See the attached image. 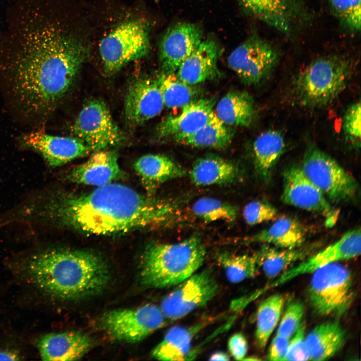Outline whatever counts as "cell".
<instances>
[{"label":"cell","instance_id":"1","mask_svg":"<svg viewBox=\"0 0 361 361\" xmlns=\"http://www.w3.org/2000/svg\"><path fill=\"white\" fill-rule=\"evenodd\" d=\"M0 32V76L25 118L43 122L68 92L91 41L55 0H16Z\"/></svg>","mask_w":361,"mask_h":361},{"label":"cell","instance_id":"2","mask_svg":"<svg viewBox=\"0 0 361 361\" xmlns=\"http://www.w3.org/2000/svg\"><path fill=\"white\" fill-rule=\"evenodd\" d=\"M174 212L168 202L113 183L80 194L44 191L25 201L20 209L25 223L59 225L97 236L157 227Z\"/></svg>","mask_w":361,"mask_h":361},{"label":"cell","instance_id":"3","mask_svg":"<svg viewBox=\"0 0 361 361\" xmlns=\"http://www.w3.org/2000/svg\"><path fill=\"white\" fill-rule=\"evenodd\" d=\"M18 269L33 286L64 300L96 295L110 278L108 265L101 257L79 250H39L20 261Z\"/></svg>","mask_w":361,"mask_h":361},{"label":"cell","instance_id":"4","mask_svg":"<svg viewBox=\"0 0 361 361\" xmlns=\"http://www.w3.org/2000/svg\"><path fill=\"white\" fill-rule=\"evenodd\" d=\"M206 249L199 236L174 243H152L142 259V284L152 288L175 286L197 271L204 263Z\"/></svg>","mask_w":361,"mask_h":361},{"label":"cell","instance_id":"5","mask_svg":"<svg viewBox=\"0 0 361 361\" xmlns=\"http://www.w3.org/2000/svg\"><path fill=\"white\" fill-rule=\"evenodd\" d=\"M353 72L348 60L338 56L318 58L295 77L293 91L304 106L320 107L333 101L345 89Z\"/></svg>","mask_w":361,"mask_h":361},{"label":"cell","instance_id":"6","mask_svg":"<svg viewBox=\"0 0 361 361\" xmlns=\"http://www.w3.org/2000/svg\"><path fill=\"white\" fill-rule=\"evenodd\" d=\"M149 32L148 23L140 17L117 24L99 46L105 72L114 74L128 63L145 56L150 49Z\"/></svg>","mask_w":361,"mask_h":361},{"label":"cell","instance_id":"7","mask_svg":"<svg viewBox=\"0 0 361 361\" xmlns=\"http://www.w3.org/2000/svg\"><path fill=\"white\" fill-rule=\"evenodd\" d=\"M312 274L307 294L314 312L322 316L344 314L354 297L350 271L344 266L334 263Z\"/></svg>","mask_w":361,"mask_h":361},{"label":"cell","instance_id":"8","mask_svg":"<svg viewBox=\"0 0 361 361\" xmlns=\"http://www.w3.org/2000/svg\"><path fill=\"white\" fill-rule=\"evenodd\" d=\"M301 168L304 174L331 202L354 199L358 192L355 178L332 157L310 145L304 155Z\"/></svg>","mask_w":361,"mask_h":361},{"label":"cell","instance_id":"9","mask_svg":"<svg viewBox=\"0 0 361 361\" xmlns=\"http://www.w3.org/2000/svg\"><path fill=\"white\" fill-rule=\"evenodd\" d=\"M166 320L160 307L146 304L108 311L102 316L100 325L113 339L135 343L162 327Z\"/></svg>","mask_w":361,"mask_h":361},{"label":"cell","instance_id":"10","mask_svg":"<svg viewBox=\"0 0 361 361\" xmlns=\"http://www.w3.org/2000/svg\"><path fill=\"white\" fill-rule=\"evenodd\" d=\"M162 300L160 308L167 320L180 319L206 305L217 294L219 286L212 271L196 272L175 286Z\"/></svg>","mask_w":361,"mask_h":361},{"label":"cell","instance_id":"11","mask_svg":"<svg viewBox=\"0 0 361 361\" xmlns=\"http://www.w3.org/2000/svg\"><path fill=\"white\" fill-rule=\"evenodd\" d=\"M72 133L92 151H99L120 144L124 136L113 119L105 103L99 99L88 101L78 115Z\"/></svg>","mask_w":361,"mask_h":361},{"label":"cell","instance_id":"12","mask_svg":"<svg viewBox=\"0 0 361 361\" xmlns=\"http://www.w3.org/2000/svg\"><path fill=\"white\" fill-rule=\"evenodd\" d=\"M278 61V54L270 44L252 36L231 53L228 63L245 84L253 85L267 79Z\"/></svg>","mask_w":361,"mask_h":361},{"label":"cell","instance_id":"13","mask_svg":"<svg viewBox=\"0 0 361 361\" xmlns=\"http://www.w3.org/2000/svg\"><path fill=\"white\" fill-rule=\"evenodd\" d=\"M283 176L281 199L285 204L321 215L325 218L328 227L335 223L337 212L301 167L291 166L284 170Z\"/></svg>","mask_w":361,"mask_h":361},{"label":"cell","instance_id":"14","mask_svg":"<svg viewBox=\"0 0 361 361\" xmlns=\"http://www.w3.org/2000/svg\"><path fill=\"white\" fill-rule=\"evenodd\" d=\"M360 229L357 227L348 231L335 243L298 265L286 270L266 286L270 289L299 276L313 273L329 264L353 259L360 255Z\"/></svg>","mask_w":361,"mask_h":361},{"label":"cell","instance_id":"15","mask_svg":"<svg viewBox=\"0 0 361 361\" xmlns=\"http://www.w3.org/2000/svg\"><path fill=\"white\" fill-rule=\"evenodd\" d=\"M20 140L23 147L38 152L51 166L65 164L92 151L76 137L53 135L41 130L26 133Z\"/></svg>","mask_w":361,"mask_h":361},{"label":"cell","instance_id":"16","mask_svg":"<svg viewBox=\"0 0 361 361\" xmlns=\"http://www.w3.org/2000/svg\"><path fill=\"white\" fill-rule=\"evenodd\" d=\"M201 27L182 22L170 27L159 44V59L163 73H176L183 62L202 41Z\"/></svg>","mask_w":361,"mask_h":361},{"label":"cell","instance_id":"17","mask_svg":"<svg viewBox=\"0 0 361 361\" xmlns=\"http://www.w3.org/2000/svg\"><path fill=\"white\" fill-rule=\"evenodd\" d=\"M164 106L158 79H139L126 95L125 118L129 124L140 125L160 113Z\"/></svg>","mask_w":361,"mask_h":361},{"label":"cell","instance_id":"18","mask_svg":"<svg viewBox=\"0 0 361 361\" xmlns=\"http://www.w3.org/2000/svg\"><path fill=\"white\" fill-rule=\"evenodd\" d=\"M216 100L213 98L193 100L176 115L165 117L156 128L157 136L176 141L200 129L209 120Z\"/></svg>","mask_w":361,"mask_h":361},{"label":"cell","instance_id":"19","mask_svg":"<svg viewBox=\"0 0 361 361\" xmlns=\"http://www.w3.org/2000/svg\"><path fill=\"white\" fill-rule=\"evenodd\" d=\"M37 345L44 360H75L89 351L93 340L79 331L53 332L41 336Z\"/></svg>","mask_w":361,"mask_h":361},{"label":"cell","instance_id":"20","mask_svg":"<svg viewBox=\"0 0 361 361\" xmlns=\"http://www.w3.org/2000/svg\"><path fill=\"white\" fill-rule=\"evenodd\" d=\"M124 176L116 151H97L86 161L76 166L68 175L72 182L97 187L112 183Z\"/></svg>","mask_w":361,"mask_h":361},{"label":"cell","instance_id":"21","mask_svg":"<svg viewBox=\"0 0 361 361\" xmlns=\"http://www.w3.org/2000/svg\"><path fill=\"white\" fill-rule=\"evenodd\" d=\"M219 47L211 39L202 41L183 62L175 74L184 82L194 85L220 76L217 67Z\"/></svg>","mask_w":361,"mask_h":361},{"label":"cell","instance_id":"22","mask_svg":"<svg viewBox=\"0 0 361 361\" xmlns=\"http://www.w3.org/2000/svg\"><path fill=\"white\" fill-rule=\"evenodd\" d=\"M134 167L150 196L165 182L186 174V170L175 161L161 154L144 155L135 161Z\"/></svg>","mask_w":361,"mask_h":361},{"label":"cell","instance_id":"23","mask_svg":"<svg viewBox=\"0 0 361 361\" xmlns=\"http://www.w3.org/2000/svg\"><path fill=\"white\" fill-rule=\"evenodd\" d=\"M206 324V321H204L190 326L172 327L152 350L151 356L165 361L190 359L192 357L191 351L192 341Z\"/></svg>","mask_w":361,"mask_h":361},{"label":"cell","instance_id":"24","mask_svg":"<svg viewBox=\"0 0 361 361\" xmlns=\"http://www.w3.org/2000/svg\"><path fill=\"white\" fill-rule=\"evenodd\" d=\"M307 232L304 226L296 219L283 217L270 226L247 238L248 242L263 243L278 248L292 249L302 246Z\"/></svg>","mask_w":361,"mask_h":361},{"label":"cell","instance_id":"25","mask_svg":"<svg viewBox=\"0 0 361 361\" xmlns=\"http://www.w3.org/2000/svg\"><path fill=\"white\" fill-rule=\"evenodd\" d=\"M345 339V331L337 320L316 325L305 337L309 360L328 359L342 347Z\"/></svg>","mask_w":361,"mask_h":361},{"label":"cell","instance_id":"26","mask_svg":"<svg viewBox=\"0 0 361 361\" xmlns=\"http://www.w3.org/2000/svg\"><path fill=\"white\" fill-rule=\"evenodd\" d=\"M281 132L269 130L260 134L253 145L254 165L257 175L265 183L271 180L276 164L285 150Z\"/></svg>","mask_w":361,"mask_h":361},{"label":"cell","instance_id":"27","mask_svg":"<svg viewBox=\"0 0 361 361\" xmlns=\"http://www.w3.org/2000/svg\"><path fill=\"white\" fill-rule=\"evenodd\" d=\"M238 174V168L233 163L216 155L199 158L190 171L191 182L198 187L229 184Z\"/></svg>","mask_w":361,"mask_h":361},{"label":"cell","instance_id":"28","mask_svg":"<svg viewBox=\"0 0 361 361\" xmlns=\"http://www.w3.org/2000/svg\"><path fill=\"white\" fill-rule=\"evenodd\" d=\"M216 115L227 126L247 127L255 116L254 101L245 91L227 93L217 103Z\"/></svg>","mask_w":361,"mask_h":361},{"label":"cell","instance_id":"29","mask_svg":"<svg viewBox=\"0 0 361 361\" xmlns=\"http://www.w3.org/2000/svg\"><path fill=\"white\" fill-rule=\"evenodd\" d=\"M233 133L213 111L208 121L194 133L180 138L176 142L196 147L224 148L231 142Z\"/></svg>","mask_w":361,"mask_h":361},{"label":"cell","instance_id":"30","mask_svg":"<svg viewBox=\"0 0 361 361\" xmlns=\"http://www.w3.org/2000/svg\"><path fill=\"white\" fill-rule=\"evenodd\" d=\"M312 248L292 249H278L265 244L255 256L259 268L269 278L275 279L284 272L290 265L303 259Z\"/></svg>","mask_w":361,"mask_h":361},{"label":"cell","instance_id":"31","mask_svg":"<svg viewBox=\"0 0 361 361\" xmlns=\"http://www.w3.org/2000/svg\"><path fill=\"white\" fill-rule=\"evenodd\" d=\"M284 298L280 294L271 295L259 304L256 312L255 337L258 346L264 348L280 321L284 305Z\"/></svg>","mask_w":361,"mask_h":361},{"label":"cell","instance_id":"32","mask_svg":"<svg viewBox=\"0 0 361 361\" xmlns=\"http://www.w3.org/2000/svg\"><path fill=\"white\" fill-rule=\"evenodd\" d=\"M216 260L228 280L232 283L255 277L259 268L255 255H237L223 251L217 254Z\"/></svg>","mask_w":361,"mask_h":361},{"label":"cell","instance_id":"33","mask_svg":"<svg viewBox=\"0 0 361 361\" xmlns=\"http://www.w3.org/2000/svg\"><path fill=\"white\" fill-rule=\"evenodd\" d=\"M158 81L164 105L168 108L183 107L194 100L197 93L193 85L182 81L175 73H162Z\"/></svg>","mask_w":361,"mask_h":361},{"label":"cell","instance_id":"34","mask_svg":"<svg viewBox=\"0 0 361 361\" xmlns=\"http://www.w3.org/2000/svg\"><path fill=\"white\" fill-rule=\"evenodd\" d=\"M192 212L198 218L207 222L234 221L238 214L237 207L228 203L211 197H202L192 206Z\"/></svg>","mask_w":361,"mask_h":361},{"label":"cell","instance_id":"35","mask_svg":"<svg viewBox=\"0 0 361 361\" xmlns=\"http://www.w3.org/2000/svg\"><path fill=\"white\" fill-rule=\"evenodd\" d=\"M271 18V27L284 33H290L298 14L295 0H262Z\"/></svg>","mask_w":361,"mask_h":361},{"label":"cell","instance_id":"36","mask_svg":"<svg viewBox=\"0 0 361 361\" xmlns=\"http://www.w3.org/2000/svg\"><path fill=\"white\" fill-rule=\"evenodd\" d=\"M334 14L349 30H360V0H329Z\"/></svg>","mask_w":361,"mask_h":361},{"label":"cell","instance_id":"37","mask_svg":"<svg viewBox=\"0 0 361 361\" xmlns=\"http://www.w3.org/2000/svg\"><path fill=\"white\" fill-rule=\"evenodd\" d=\"M304 310V304L300 301L290 302L285 308L276 334L290 339L301 323Z\"/></svg>","mask_w":361,"mask_h":361},{"label":"cell","instance_id":"38","mask_svg":"<svg viewBox=\"0 0 361 361\" xmlns=\"http://www.w3.org/2000/svg\"><path fill=\"white\" fill-rule=\"evenodd\" d=\"M360 114L359 101L349 105L342 121V129L346 139L356 149H359L360 146Z\"/></svg>","mask_w":361,"mask_h":361},{"label":"cell","instance_id":"39","mask_svg":"<svg viewBox=\"0 0 361 361\" xmlns=\"http://www.w3.org/2000/svg\"><path fill=\"white\" fill-rule=\"evenodd\" d=\"M277 214V210L273 206L262 200L253 201L249 203L243 211L245 222L251 226L273 220Z\"/></svg>","mask_w":361,"mask_h":361},{"label":"cell","instance_id":"40","mask_svg":"<svg viewBox=\"0 0 361 361\" xmlns=\"http://www.w3.org/2000/svg\"><path fill=\"white\" fill-rule=\"evenodd\" d=\"M305 325L301 322L289 339L286 360H309V354L305 340Z\"/></svg>","mask_w":361,"mask_h":361},{"label":"cell","instance_id":"41","mask_svg":"<svg viewBox=\"0 0 361 361\" xmlns=\"http://www.w3.org/2000/svg\"><path fill=\"white\" fill-rule=\"evenodd\" d=\"M228 347L230 354L235 360H244L248 351L247 340L242 333H235L229 338Z\"/></svg>","mask_w":361,"mask_h":361},{"label":"cell","instance_id":"42","mask_svg":"<svg viewBox=\"0 0 361 361\" xmlns=\"http://www.w3.org/2000/svg\"><path fill=\"white\" fill-rule=\"evenodd\" d=\"M289 338L276 334L268 350L267 358L272 361H284L287 354Z\"/></svg>","mask_w":361,"mask_h":361},{"label":"cell","instance_id":"43","mask_svg":"<svg viewBox=\"0 0 361 361\" xmlns=\"http://www.w3.org/2000/svg\"><path fill=\"white\" fill-rule=\"evenodd\" d=\"M243 5L256 17L271 26L270 15L262 0H240Z\"/></svg>","mask_w":361,"mask_h":361},{"label":"cell","instance_id":"44","mask_svg":"<svg viewBox=\"0 0 361 361\" xmlns=\"http://www.w3.org/2000/svg\"><path fill=\"white\" fill-rule=\"evenodd\" d=\"M20 355L14 351L7 349L0 350V360H17Z\"/></svg>","mask_w":361,"mask_h":361},{"label":"cell","instance_id":"45","mask_svg":"<svg viewBox=\"0 0 361 361\" xmlns=\"http://www.w3.org/2000/svg\"><path fill=\"white\" fill-rule=\"evenodd\" d=\"M230 357L226 352L218 351L212 354L210 356V360H229Z\"/></svg>","mask_w":361,"mask_h":361}]
</instances>
